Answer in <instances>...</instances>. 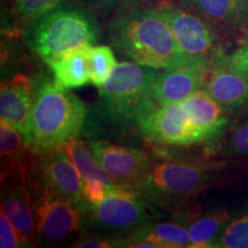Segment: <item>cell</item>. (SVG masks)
<instances>
[{"mask_svg": "<svg viewBox=\"0 0 248 248\" xmlns=\"http://www.w3.org/2000/svg\"><path fill=\"white\" fill-rule=\"evenodd\" d=\"M223 63L248 76V37L237 51H234L230 57L225 58Z\"/></svg>", "mask_w": 248, "mask_h": 248, "instance_id": "f546056e", "label": "cell"}, {"mask_svg": "<svg viewBox=\"0 0 248 248\" xmlns=\"http://www.w3.org/2000/svg\"><path fill=\"white\" fill-rule=\"evenodd\" d=\"M35 172L36 181L32 185L67 198L86 209L88 204L83 194L84 179L60 146L43 152L36 162Z\"/></svg>", "mask_w": 248, "mask_h": 248, "instance_id": "8fae6325", "label": "cell"}, {"mask_svg": "<svg viewBox=\"0 0 248 248\" xmlns=\"http://www.w3.org/2000/svg\"><path fill=\"white\" fill-rule=\"evenodd\" d=\"M90 82L97 88L106 83L113 70L115 69L117 61L110 46L93 45L86 51Z\"/></svg>", "mask_w": 248, "mask_h": 248, "instance_id": "603a6c76", "label": "cell"}, {"mask_svg": "<svg viewBox=\"0 0 248 248\" xmlns=\"http://www.w3.org/2000/svg\"><path fill=\"white\" fill-rule=\"evenodd\" d=\"M128 239L123 238H111V237H85L77 240L73 247L79 248H110V247H125Z\"/></svg>", "mask_w": 248, "mask_h": 248, "instance_id": "83f0119b", "label": "cell"}, {"mask_svg": "<svg viewBox=\"0 0 248 248\" xmlns=\"http://www.w3.org/2000/svg\"><path fill=\"white\" fill-rule=\"evenodd\" d=\"M208 60L186 57L175 66L157 71L151 86L150 100L156 105L177 104L202 90L209 76Z\"/></svg>", "mask_w": 248, "mask_h": 248, "instance_id": "ba28073f", "label": "cell"}, {"mask_svg": "<svg viewBox=\"0 0 248 248\" xmlns=\"http://www.w3.org/2000/svg\"><path fill=\"white\" fill-rule=\"evenodd\" d=\"M230 219V213L225 209L215 210L195 219L188 226L190 247H214V244Z\"/></svg>", "mask_w": 248, "mask_h": 248, "instance_id": "7402d4cb", "label": "cell"}, {"mask_svg": "<svg viewBox=\"0 0 248 248\" xmlns=\"http://www.w3.org/2000/svg\"><path fill=\"white\" fill-rule=\"evenodd\" d=\"M156 74L157 69L136 62L117 63L106 83L99 86V114L115 124L137 121L142 107L150 100Z\"/></svg>", "mask_w": 248, "mask_h": 248, "instance_id": "5b68a950", "label": "cell"}, {"mask_svg": "<svg viewBox=\"0 0 248 248\" xmlns=\"http://www.w3.org/2000/svg\"><path fill=\"white\" fill-rule=\"evenodd\" d=\"M95 156L117 185L131 188L150 169L152 161L144 152L107 141L89 142Z\"/></svg>", "mask_w": 248, "mask_h": 248, "instance_id": "7c38bea8", "label": "cell"}, {"mask_svg": "<svg viewBox=\"0 0 248 248\" xmlns=\"http://www.w3.org/2000/svg\"><path fill=\"white\" fill-rule=\"evenodd\" d=\"M218 169L217 163L202 161L152 162L147 172L131 190L154 203L178 204L206 187Z\"/></svg>", "mask_w": 248, "mask_h": 248, "instance_id": "277c9868", "label": "cell"}, {"mask_svg": "<svg viewBox=\"0 0 248 248\" xmlns=\"http://www.w3.org/2000/svg\"><path fill=\"white\" fill-rule=\"evenodd\" d=\"M84 1L102 11H110V9L131 8L142 0H84Z\"/></svg>", "mask_w": 248, "mask_h": 248, "instance_id": "4dcf8cb0", "label": "cell"}, {"mask_svg": "<svg viewBox=\"0 0 248 248\" xmlns=\"http://www.w3.org/2000/svg\"><path fill=\"white\" fill-rule=\"evenodd\" d=\"M97 18L82 6L66 0L27 24L24 40L45 62L83 47L97 45L100 38Z\"/></svg>", "mask_w": 248, "mask_h": 248, "instance_id": "3957f363", "label": "cell"}, {"mask_svg": "<svg viewBox=\"0 0 248 248\" xmlns=\"http://www.w3.org/2000/svg\"><path fill=\"white\" fill-rule=\"evenodd\" d=\"M108 186L98 179H84L83 194L88 204H97L105 199L108 193Z\"/></svg>", "mask_w": 248, "mask_h": 248, "instance_id": "f1b7e54d", "label": "cell"}, {"mask_svg": "<svg viewBox=\"0 0 248 248\" xmlns=\"http://www.w3.org/2000/svg\"><path fill=\"white\" fill-rule=\"evenodd\" d=\"M172 4L175 5H178V6H182V7H185L187 9H192L193 7L195 0H172Z\"/></svg>", "mask_w": 248, "mask_h": 248, "instance_id": "1f68e13d", "label": "cell"}, {"mask_svg": "<svg viewBox=\"0 0 248 248\" xmlns=\"http://www.w3.org/2000/svg\"><path fill=\"white\" fill-rule=\"evenodd\" d=\"M204 88L225 111H233L248 102V76L225 63L209 73Z\"/></svg>", "mask_w": 248, "mask_h": 248, "instance_id": "2e32d148", "label": "cell"}, {"mask_svg": "<svg viewBox=\"0 0 248 248\" xmlns=\"http://www.w3.org/2000/svg\"><path fill=\"white\" fill-rule=\"evenodd\" d=\"M117 51L136 63L166 69L186 55L157 8H133L117 16L108 30Z\"/></svg>", "mask_w": 248, "mask_h": 248, "instance_id": "6da1fadb", "label": "cell"}, {"mask_svg": "<svg viewBox=\"0 0 248 248\" xmlns=\"http://www.w3.org/2000/svg\"><path fill=\"white\" fill-rule=\"evenodd\" d=\"M0 247H26V244H24L20 232L2 209L0 210Z\"/></svg>", "mask_w": 248, "mask_h": 248, "instance_id": "484cf974", "label": "cell"}, {"mask_svg": "<svg viewBox=\"0 0 248 248\" xmlns=\"http://www.w3.org/2000/svg\"><path fill=\"white\" fill-rule=\"evenodd\" d=\"M191 11L212 23L248 27V0H195Z\"/></svg>", "mask_w": 248, "mask_h": 248, "instance_id": "e0dca14e", "label": "cell"}, {"mask_svg": "<svg viewBox=\"0 0 248 248\" xmlns=\"http://www.w3.org/2000/svg\"><path fill=\"white\" fill-rule=\"evenodd\" d=\"M168 23L176 42L186 55L208 57L215 51V33L206 18L182 6L171 4L157 7Z\"/></svg>", "mask_w": 248, "mask_h": 248, "instance_id": "30bf717a", "label": "cell"}, {"mask_svg": "<svg viewBox=\"0 0 248 248\" xmlns=\"http://www.w3.org/2000/svg\"><path fill=\"white\" fill-rule=\"evenodd\" d=\"M137 123L142 133L157 144L186 146L198 142L179 102L156 105L148 100L139 113Z\"/></svg>", "mask_w": 248, "mask_h": 248, "instance_id": "9c48e42d", "label": "cell"}, {"mask_svg": "<svg viewBox=\"0 0 248 248\" xmlns=\"http://www.w3.org/2000/svg\"><path fill=\"white\" fill-rule=\"evenodd\" d=\"M90 221L104 231H120L138 228L152 218L146 199L130 188H108L105 199L88 204Z\"/></svg>", "mask_w": 248, "mask_h": 248, "instance_id": "52a82bcc", "label": "cell"}, {"mask_svg": "<svg viewBox=\"0 0 248 248\" xmlns=\"http://www.w3.org/2000/svg\"><path fill=\"white\" fill-rule=\"evenodd\" d=\"M91 47V46H90ZM83 47L68 52L48 62L53 70L55 85L61 89L82 88L90 82L86 51Z\"/></svg>", "mask_w": 248, "mask_h": 248, "instance_id": "ac0fdd59", "label": "cell"}, {"mask_svg": "<svg viewBox=\"0 0 248 248\" xmlns=\"http://www.w3.org/2000/svg\"><path fill=\"white\" fill-rule=\"evenodd\" d=\"M225 151L232 155H248V121L231 132Z\"/></svg>", "mask_w": 248, "mask_h": 248, "instance_id": "4316f807", "label": "cell"}, {"mask_svg": "<svg viewBox=\"0 0 248 248\" xmlns=\"http://www.w3.org/2000/svg\"><path fill=\"white\" fill-rule=\"evenodd\" d=\"M32 82L24 75L5 80L0 88V119L24 132L32 105Z\"/></svg>", "mask_w": 248, "mask_h": 248, "instance_id": "9a60e30c", "label": "cell"}, {"mask_svg": "<svg viewBox=\"0 0 248 248\" xmlns=\"http://www.w3.org/2000/svg\"><path fill=\"white\" fill-rule=\"evenodd\" d=\"M24 147H28L23 133L8 123L0 122V152H1V177L12 173L23 172L22 157Z\"/></svg>", "mask_w": 248, "mask_h": 248, "instance_id": "44dd1931", "label": "cell"}, {"mask_svg": "<svg viewBox=\"0 0 248 248\" xmlns=\"http://www.w3.org/2000/svg\"><path fill=\"white\" fill-rule=\"evenodd\" d=\"M88 109L69 90L43 79L33 89L32 105L23 136L30 150L43 153L76 138L84 126Z\"/></svg>", "mask_w": 248, "mask_h": 248, "instance_id": "7a4b0ae2", "label": "cell"}, {"mask_svg": "<svg viewBox=\"0 0 248 248\" xmlns=\"http://www.w3.org/2000/svg\"><path fill=\"white\" fill-rule=\"evenodd\" d=\"M60 147L68 155L83 179H98L109 188L122 187L113 181L100 162L95 159L89 145L83 140L77 137L73 138L62 144Z\"/></svg>", "mask_w": 248, "mask_h": 248, "instance_id": "ffe728a7", "label": "cell"}, {"mask_svg": "<svg viewBox=\"0 0 248 248\" xmlns=\"http://www.w3.org/2000/svg\"><path fill=\"white\" fill-rule=\"evenodd\" d=\"M126 239L130 241H150L157 248L190 247L188 229H186L179 223L173 222L142 224L136 228V230Z\"/></svg>", "mask_w": 248, "mask_h": 248, "instance_id": "d6986e66", "label": "cell"}, {"mask_svg": "<svg viewBox=\"0 0 248 248\" xmlns=\"http://www.w3.org/2000/svg\"><path fill=\"white\" fill-rule=\"evenodd\" d=\"M181 108L193 129L198 142L208 141L223 131L228 117L221 105L206 90H199L183 100Z\"/></svg>", "mask_w": 248, "mask_h": 248, "instance_id": "5bb4252c", "label": "cell"}, {"mask_svg": "<svg viewBox=\"0 0 248 248\" xmlns=\"http://www.w3.org/2000/svg\"><path fill=\"white\" fill-rule=\"evenodd\" d=\"M32 204L35 208L37 241L43 244H60L69 239L82 225L84 207L40 186L32 185Z\"/></svg>", "mask_w": 248, "mask_h": 248, "instance_id": "8992f818", "label": "cell"}, {"mask_svg": "<svg viewBox=\"0 0 248 248\" xmlns=\"http://www.w3.org/2000/svg\"><path fill=\"white\" fill-rule=\"evenodd\" d=\"M214 247L248 248V213L230 219Z\"/></svg>", "mask_w": 248, "mask_h": 248, "instance_id": "cb8c5ba5", "label": "cell"}, {"mask_svg": "<svg viewBox=\"0 0 248 248\" xmlns=\"http://www.w3.org/2000/svg\"><path fill=\"white\" fill-rule=\"evenodd\" d=\"M62 1L63 0H12L15 13L26 24L48 13Z\"/></svg>", "mask_w": 248, "mask_h": 248, "instance_id": "d4e9b609", "label": "cell"}, {"mask_svg": "<svg viewBox=\"0 0 248 248\" xmlns=\"http://www.w3.org/2000/svg\"><path fill=\"white\" fill-rule=\"evenodd\" d=\"M1 178L5 183L1 188V209L20 232L26 246H32L38 239V232L26 173H13Z\"/></svg>", "mask_w": 248, "mask_h": 248, "instance_id": "4fadbf2b", "label": "cell"}]
</instances>
